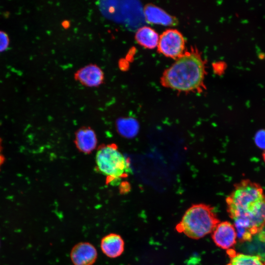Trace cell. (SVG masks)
Masks as SVG:
<instances>
[{
    "instance_id": "cell-12",
    "label": "cell",
    "mask_w": 265,
    "mask_h": 265,
    "mask_svg": "<svg viewBox=\"0 0 265 265\" xmlns=\"http://www.w3.org/2000/svg\"><path fill=\"white\" fill-rule=\"evenodd\" d=\"M134 38L141 46L149 49L158 46L159 37L158 33L149 26H143L136 31Z\"/></svg>"
},
{
    "instance_id": "cell-17",
    "label": "cell",
    "mask_w": 265,
    "mask_h": 265,
    "mask_svg": "<svg viewBox=\"0 0 265 265\" xmlns=\"http://www.w3.org/2000/svg\"><path fill=\"white\" fill-rule=\"evenodd\" d=\"M263 159H264V161L265 162V150L264 151V152H263Z\"/></svg>"
},
{
    "instance_id": "cell-11",
    "label": "cell",
    "mask_w": 265,
    "mask_h": 265,
    "mask_svg": "<svg viewBox=\"0 0 265 265\" xmlns=\"http://www.w3.org/2000/svg\"><path fill=\"white\" fill-rule=\"evenodd\" d=\"M75 143L78 148L84 153H91L97 145V138L94 131L90 128L79 129L76 133Z\"/></svg>"
},
{
    "instance_id": "cell-2",
    "label": "cell",
    "mask_w": 265,
    "mask_h": 265,
    "mask_svg": "<svg viewBox=\"0 0 265 265\" xmlns=\"http://www.w3.org/2000/svg\"><path fill=\"white\" fill-rule=\"evenodd\" d=\"M205 75L204 61L195 50L185 53L163 73L161 84L179 91L200 89Z\"/></svg>"
},
{
    "instance_id": "cell-14",
    "label": "cell",
    "mask_w": 265,
    "mask_h": 265,
    "mask_svg": "<svg viewBox=\"0 0 265 265\" xmlns=\"http://www.w3.org/2000/svg\"><path fill=\"white\" fill-rule=\"evenodd\" d=\"M256 145L261 149L265 150V130L259 131L255 138Z\"/></svg>"
},
{
    "instance_id": "cell-1",
    "label": "cell",
    "mask_w": 265,
    "mask_h": 265,
    "mask_svg": "<svg viewBox=\"0 0 265 265\" xmlns=\"http://www.w3.org/2000/svg\"><path fill=\"white\" fill-rule=\"evenodd\" d=\"M226 203L240 242L250 241L252 236L262 230L265 225V194L259 184L242 180L235 185Z\"/></svg>"
},
{
    "instance_id": "cell-7",
    "label": "cell",
    "mask_w": 265,
    "mask_h": 265,
    "mask_svg": "<svg viewBox=\"0 0 265 265\" xmlns=\"http://www.w3.org/2000/svg\"><path fill=\"white\" fill-rule=\"evenodd\" d=\"M74 79L83 86L96 87L104 82L105 75L99 66L89 64L77 70L74 74Z\"/></svg>"
},
{
    "instance_id": "cell-5",
    "label": "cell",
    "mask_w": 265,
    "mask_h": 265,
    "mask_svg": "<svg viewBox=\"0 0 265 265\" xmlns=\"http://www.w3.org/2000/svg\"><path fill=\"white\" fill-rule=\"evenodd\" d=\"M185 48L184 37L176 29H167L159 37L158 51L165 56L177 59L184 53Z\"/></svg>"
},
{
    "instance_id": "cell-13",
    "label": "cell",
    "mask_w": 265,
    "mask_h": 265,
    "mask_svg": "<svg viewBox=\"0 0 265 265\" xmlns=\"http://www.w3.org/2000/svg\"><path fill=\"white\" fill-rule=\"evenodd\" d=\"M227 251L230 258L227 265H265V261L259 256L237 253L233 248Z\"/></svg>"
},
{
    "instance_id": "cell-10",
    "label": "cell",
    "mask_w": 265,
    "mask_h": 265,
    "mask_svg": "<svg viewBox=\"0 0 265 265\" xmlns=\"http://www.w3.org/2000/svg\"><path fill=\"white\" fill-rule=\"evenodd\" d=\"M143 14L146 21L149 23L165 26L176 23V19L154 4L146 5L143 9Z\"/></svg>"
},
{
    "instance_id": "cell-16",
    "label": "cell",
    "mask_w": 265,
    "mask_h": 265,
    "mask_svg": "<svg viewBox=\"0 0 265 265\" xmlns=\"http://www.w3.org/2000/svg\"><path fill=\"white\" fill-rule=\"evenodd\" d=\"M5 160L4 157L2 154V141L0 138V169Z\"/></svg>"
},
{
    "instance_id": "cell-15",
    "label": "cell",
    "mask_w": 265,
    "mask_h": 265,
    "mask_svg": "<svg viewBox=\"0 0 265 265\" xmlns=\"http://www.w3.org/2000/svg\"><path fill=\"white\" fill-rule=\"evenodd\" d=\"M9 45V38L7 34L0 31V52L5 51Z\"/></svg>"
},
{
    "instance_id": "cell-4",
    "label": "cell",
    "mask_w": 265,
    "mask_h": 265,
    "mask_svg": "<svg viewBox=\"0 0 265 265\" xmlns=\"http://www.w3.org/2000/svg\"><path fill=\"white\" fill-rule=\"evenodd\" d=\"M96 163L109 182L125 178L131 172L129 161L114 145L100 148L96 155Z\"/></svg>"
},
{
    "instance_id": "cell-8",
    "label": "cell",
    "mask_w": 265,
    "mask_h": 265,
    "mask_svg": "<svg viewBox=\"0 0 265 265\" xmlns=\"http://www.w3.org/2000/svg\"><path fill=\"white\" fill-rule=\"evenodd\" d=\"M97 256L95 247L88 242L76 244L70 253L71 260L74 265H93Z\"/></svg>"
},
{
    "instance_id": "cell-9",
    "label": "cell",
    "mask_w": 265,
    "mask_h": 265,
    "mask_svg": "<svg viewBox=\"0 0 265 265\" xmlns=\"http://www.w3.org/2000/svg\"><path fill=\"white\" fill-rule=\"evenodd\" d=\"M100 246L102 252L107 257L116 258L123 254L125 248V242L119 234L110 233L102 238Z\"/></svg>"
},
{
    "instance_id": "cell-6",
    "label": "cell",
    "mask_w": 265,
    "mask_h": 265,
    "mask_svg": "<svg viewBox=\"0 0 265 265\" xmlns=\"http://www.w3.org/2000/svg\"><path fill=\"white\" fill-rule=\"evenodd\" d=\"M215 244L225 250L232 249L236 243L237 235L234 224L225 221L219 222L212 233Z\"/></svg>"
},
{
    "instance_id": "cell-3",
    "label": "cell",
    "mask_w": 265,
    "mask_h": 265,
    "mask_svg": "<svg viewBox=\"0 0 265 265\" xmlns=\"http://www.w3.org/2000/svg\"><path fill=\"white\" fill-rule=\"evenodd\" d=\"M219 222L212 206L195 204L185 212L176 229L191 238L197 239L212 233Z\"/></svg>"
}]
</instances>
